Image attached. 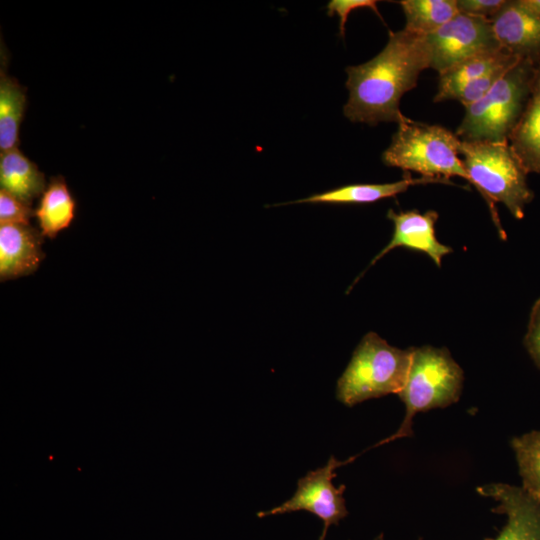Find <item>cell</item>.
<instances>
[{
  "instance_id": "obj_19",
  "label": "cell",
  "mask_w": 540,
  "mask_h": 540,
  "mask_svg": "<svg viewBox=\"0 0 540 540\" xmlns=\"http://www.w3.org/2000/svg\"><path fill=\"white\" fill-rule=\"evenodd\" d=\"M399 4L405 29L419 35L435 32L459 13L456 0H403Z\"/></svg>"
},
{
  "instance_id": "obj_13",
  "label": "cell",
  "mask_w": 540,
  "mask_h": 540,
  "mask_svg": "<svg viewBox=\"0 0 540 540\" xmlns=\"http://www.w3.org/2000/svg\"><path fill=\"white\" fill-rule=\"evenodd\" d=\"M508 143L527 173L540 174V64L529 100Z\"/></svg>"
},
{
  "instance_id": "obj_9",
  "label": "cell",
  "mask_w": 540,
  "mask_h": 540,
  "mask_svg": "<svg viewBox=\"0 0 540 540\" xmlns=\"http://www.w3.org/2000/svg\"><path fill=\"white\" fill-rule=\"evenodd\" d=\"M489 21L503 50L540 63V13L527 0H505Z\"/></svg>"
},
{
  "instance_id": "obj_10",
  "label": "cell",
  "mask_w": 540,
  "mask_h": 540,
  "mask_svg": "<svg viewBox=\"0 0 540 540\" xmlns=\"http://www.w3.org/2000/svg\"><path fill=\"white\" fill-rule=\"evenodd\" d=\"M477 491L499 503L494 512L507 516L499 535L486 540H540V502L523 487L498 483L481 486Z\"/></svg>"
},
{
  "instance_id": "obj_4",
  "label": "cell",
  "mask_w": 540,
  "mask_h": 540,
  "mask_svg": "<svg viewBox=\"0 0 540 540\" xmlns=\"http://www.w3.org/2000/svg\"><path fill=\"white\" fill-rule=\"evenodd\" d=\"M412 351L389 345L375 332L367 333L338 379L337 399L352 407L368 399L398 395L407 378Z\"/></svg>"
},
{
  "instance_id": "obj_24",
  "label": "cell",
  "mask_w": 540,
  "mask_h": 540,
  "mask_svg": "<svg viewBox=\"0 0 540 540\" xmlns=\"http://www.w3.org/2000/svg\"><path fill=\"white\" fill-rule=\"evenodd\" d=\"M524 343L533 361L540 368V298L532 307Z\"/></svg>"
},
{
  "instance_id": "obj_3",
  "label": "cell",
  "mask_w": 540,
  "mask_h": 540,
  "mask_svg": "<svg viewBox=\"0 0 540 540\" xmlns=\"http://www.w3.org/2000/svg\"><path fill=\"white\" fill-rule=\"evenodd\" d=\"M539 64L519 60L486 95L464 107L457 137L467 142L508 141L529 100Z\"/></svg>"
},
{
  "instance_id": "obj_14",
  "label": "cell",
  "mask_w": 540,
  "mask_h": 540,
  "mask_svg": "<svg viewBox=\"0 0 540 540\" xmlns=\"http://www.w3.org/2000/svg\"><path fill=\"white\" fill-rule=\"evenodd\" d=\"M449 183L444 178H412L405 174L402 180L383 184H351L338 187L320 194L296 200L290 203H328V204H366L373 203L381 199L394 197L405 192L410 186L426 183Z\"/></svg>"
},
{
  "instance_id": "obj_23",
  "label": "cell",
  "mask_w": 540,
  "mask_h": 540,
  "mask_svg": "<svg viewBox=\"0 0 540 540\" xmlns=\"http://www.w3.org/2000/svg\"><path fill=\"white\" fill-rule=\"evenodd\" d=\"M370 8L377 14L378 17L382 19L378 8L377 1L374 0H331L327 4V14L333 16L337 14L339 16V30L341 37H344L345 34V23L347 21L348 15L352 10L358 8Z\"/></svg>"
},
{
  "instance_id": "obj_6",
  "label": "cell",
  "mask_w": 540,
  "mask_h": 540,
  "mask_svg": "<svg viewBox=\"0 0 540 540\" xmlns=\"http://www.w3.org/2000/svg\"><path fill=\"white\" fill-rule=\"evenodd\" d=\"M461 140L440 126L417 122L405 117L398 123L389 147L382 154L385 165L414 171L428 178L448 179L469 176L460 159Z\"/></svg>"
},
{
  "instance_id": "obj_26",
  "label": "cell",
  "mask_w": 540,
  "mask_h": 540,
  "mask_svg": "<svg viewBox=\"0 0 540 540\" xmlns=\"http://www.w3.org/2000/svg\"><path fill=\"white\" fill-rule=\"evenodd\" d=\"M528 3L540 13V0H527Z\"/></svg>"
},
{
  "instance_id": "obj_20",
  "label": "cell",
  "mask_w": 540,
  "mask_h": 540,
  "mask_svg": "<svg viewBox=\"0 0 540 540\" xmlns=\"http://www.w3.org/2000/svg\"><path fill=\"white\" fill-rule=\"evenodd\" d=\"M523 489L540 502V431H531L511 440Z\"/></svg>"
},
{
  "instance_id": "obj_12",
  "label": "cell",
  "mask_w": 540,
  "mask_h": 540,
  "mask_svg": "<svg viewBox=\"0 0 540 540\" xmlns=\"http://www.w3.org/2000/svg\"><path fill=\"white\" fill-rule=\"evenodd\" d=\"M43 235L30 225H0V279L6 281L34 273L45 254Z\"/></svg>"
},
{
  "instance_id": "obj_18",
  "label": "cell",
  "mask_w": 540,
  "mask_h": 540,
  "mask_svg": "<svg viewBox=\"0 0 540 540\" xmlns=\"http://www.w3.org/2000/svg\"><path fill=\"white\" fill-rule=\"evenodd\" d=\"M0 69V150L18 148L20 126L24 117L27 98L26 89L7 74L2 57Z\"/></svg>"
},
{
  "instance_id": "obj_22",
  "label": "cell",
  "mask_w": 540,
  "mask_h": 540,
  "mask_svg": "<svg viewBox=\"0 0 540 540\" xmlns=\"http://www.w3.org/2000/svg\"><path fill=\"white\" fill-rule=\"evenodd\" d=\"M34 212L31 205L6 190L0 189V225H30Z\"/></svg>"
},
{
  "instance_id": "obj_8",
  "label": "cell",
  "mask_w": 540,
  "mask_h": 540,
  "mask_svg": "<svg viewBox=\"0 0 540 540\" xmlns=\"http://www.w3.org/2000/svg\"><path fill=\"white\" fill-rule=\"evenodd\" d=\"M342 465L334 456H330L325 466L309 471L297 483L293 496L284 503L270 510L257 513L259 518L297 511L314 514L323 521V531L319 540H325L328 528L338 525L348 515L343 493L345 486L336 487L332 480L336 469Z\"/></svg>"
},
{
  "instance_id": "obj_16",
  "label": "cell",
  "mask_w": 540,
  "mask_h": 540,
  "mask_svg": "<svg viewBox=\"0 0 540 540\" xmlns=\"http://www.w3.org/2000/svg\"><path fill=\"white\" fill-rule=\"evenodd\" d=\"M0 185L1 189L32 206L47 183L37 165L15 148L0 154Z\"/></svg>"
},
{
  "instance_id": "obj_2",
  "label": "cell",
  "mask_w": 540,
  "mask_h": 540,
  "mask_svg": "<svg viewBox=\"0 0 540 540\" xmlns=\"http://www.w3.org/2000/svg\"><path fill=\"white\" fill-rule=\"evenodd\" d=\"M459 153L469 182L486 200L500 237L505 239L496 203H503L516 219H522L525 206L534 198L528 173L508 141H461Z\"/></svg>"
},
{
  "instance_id": "obj_11",
  "label": "cell",
  "mask_w": 540,
  "mask_h": 540,
  "mask_svg": "<svg viewBox=\"0 0 540 540\" xmlns=\"http://www.w3.org/2000/svg\"><path fill=\"white\" fill-rule=\"evenodd\" d=\"M387 217L394 223L391 241L372 260L373 265L381 257L396 247H406L427 254L440 267L442 258L452 249L440 243L435 235V223L438 213L429 210L420 213L417 210L395 212L390 209Z\"/></svg>"
},
{
  "instance_id": "obj_17",
  "label": "cell",
  "mask_w": 540,
  "mask_h": 540,
  "mask_svg": "<svg viewBox=\"0 0 540 540\" xmlns=\"http://www.w3.org/2000/svg\"><path fill=\"white\" fill-rule=\"evenodd\" d=\"M519 60L521 59L502 48L467 58L439 74L434 102L448 100L449 96L462 85L494 70L513 66Z\"/></svg>"
},
{
  "instance_id": "obj_5",
  "label": "cell",
  "mask_w": 540,
  "mask_h": 540,
  "mask_svg": "<svg viewBox=\"0 0 540 540\" xmlns=\"http://www.w3.org/2000/svg\"><path fill=\"white\" fill-rule=\"evenodd\" d=\"M463 371L446 349L413 348L407 378L398 396L405 404V417L396 433L376 446L413 435L412 423L419 412L455 403L463 386Z\"/></svg>"
},
{
  "instance_id": "obj_25",
  "label": "cell",
  "mask_w": 540,
  "mask_h": 540,
  "mask_svg": "<svg viewBox=\"0 0 540 540\" xmlns=\"http://www.w3.org/2000/svg\"><path fill=\"white\" fill-rule=\"evenodd\" d=\"M459 13L490 20L505 0H456Z\"/></svg>"
},
{
  "instance_id": "obj_15",
  "label": "cell",
  "mask_w": 540,
  "mask_h": 540,
  "mask_svg": "<svg viewBox=\"0 0 540 540\" xmlns=\"http://www.w3.org/2000/svg\"><path fill=\"white\" fill-rule=\"evenodd\" d=\"M76 201L63 176L52 177L40 196L34 217L43 237L54 239L75 218Z\"/></svg>"
},
{
  "instance_id": "obj_1",
  "label": "cell",
  "mask_w": 540,
  "mask_h": 540,
  "mask_svg": "<svg viewBox=\"0 0 540 540\" xmlns=\"http://www.w3.org/2000/svg\"><path fill=\"white\" fill-rule=\"evenodd\" d=\"M429 68L423 35L405 28L389 33L383 50L371 60L346 68L349 91L343 107L352 122L377 125L400 123L401 97L417 85L420 73Z\"/></svg>"
},
{
  "instance_id": "obj_7",
  "label": "cell",
  "mask_w": 540,
  "mask_h": 540,
  "mask_svg": "<svg viewBox=\"0 0 540 540\" xmlns=\"http://www.w3.org/2000/svg\"><path fill=\"white\" fill-rule=\"evenodd\" d=\"M423 40L429 68L439 74L467 58L501 49L489 20L463 13Z\"/></svg>"
},
{
  "instance_id": "obj_21",
  "label": "cell",
  "mask_w": 540,
  "mask_h": 540,
  "mask_svg": "<svg viewBox=\"0 0 540 540\" xmlns=\"http://www.w3.org/2000/svg\"><path fill=\"white\" fill-rule=\"evenodd\" d=\"M511 67L512 66L494 70L462 85L449 96L448 100L459 101L464 107L477 102L489 92L503 74Z\"/></svg>"
}]
</instances>
